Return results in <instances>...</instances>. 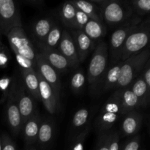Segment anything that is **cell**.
<instances>
[{"label":"cell","mask_w":150,"mask_h":150,"mask_svg":"<svg viewBox=\"0 0 150 150\" xmlns=\"http://www.w3.org/2000/svg\"><path fill=\"white\" fill-rule=\"evenodd\" d=\"M142 115L138 111H133L124 116L121 126L122 133L125 136H134L140 130Z\"/></svg>","instance_id":"cell-17"},{"label":"cell","mask_w":150,"mask_h":150,"mask_svg":"<svg viewBox=\"0 0 150 150\" xmlns=\"http://www.w3.org/2000/svg\"><path fill=\"white\" fill-rule=\"evenodd\" d=\"M120 94L121 90L117 89L104 105L102 111L95 122V126L99 133L109 131L119 117L122 116Z\"/></svg>","instance_id":"cell-4"},{"label":"cell","mask_w":150,"mask_h":150,"mask_svg":"<svg viewBox=\"0 0 150 150\" xmlns=\"http://www.w3.org/2000/svg\"><path fill=\"white\" fill-rule=\"evenodd\" d=\"M140 23V18L136 17L130 23L121 26L111 34L109 47H108L111 64H115L121 62L122 51L125 42L129 35L138 27Z\"/></svg>","instance_id":"cell-6"},{"label":"cell","mask_w":150,"mask_h":150,"mask_svg":"<svg viewBox=\"0 0 150 150\" xmlns=\"http://www.w3.org/2000/svg\"><path fill=\"white\" fill-rule=\"evenodd\" d=\"M24 150H37V149L34 147L33 145H32V146H26Z\"/></svg>","instance_id":"cell-41"},{"label":"cell","mask_w":150,"mask_h":150,"mask_svg":"<svg viewBox=\"0 0 150 150\" xmlns=\"http://www.w3.org/2000/svg\"><path fill=\"white\" fill-rule=\"evenodd\" d=\"M86 83V77L81 70H79L72 76L70 80L71 89L75 93L81 92Z\"/></svg>","instance_id":"cell-28"},{"label":"cell","mask_w":150,"mask_h":150,"mask_svg":"<svg viewBox=\"0 0 150 150\" xmlns=\"http://www.w3.org/2000/svg\"><path fill=\"white\" fill-rule=\"evenodd\" d=\"M120 90H121L120 96H121L122 116H125L131 111H137L142 107L139 99L133 94L129 86Z\"/></svg>","instance_id":"cell-18"},{"label":"cell","mask_w":150,"mask_h":150,"mask_svg":"<svg viewBox=\"0 0 150 150\" xmlns=\"http://www.w3.org/2000/svg\"><path fill=\"white\" fill-rule=\"evenodd\" d=\"M37 74L39 81L40 100L42 102L48 112L54 114L60 108V98L57 96L51 86L38 73Z\"/></svg>","instance_id":"cell-12"},{"label":"cell","mask_w":150,"mask_h":150,"mask_svg":"<svg viewBox=\"0 0 150 150\" xmlns=\"http://www.w3.org/2000/svg\"><path fill=\"white\" fill-rule=\"evenodd\" d=\"M6 37L14 54H20L35 63L37 54L23 28L13 29Z\"/></svg>","instance_id":"cell-8"},{"label":"cell","mask_w":150,"mask_h":150,"mask_svg":"<svg viewBox=\"0 0 150 150\" xmlns=\"http://www.w3.org/2000/svg\"><path fill=\"white\" fill-rule=\"evenodd\" d=\"M89 131V127L88 126L75 137L71 145V150H83V145Z\"/></svg>","instance_id":"cell-32"},{"label":"cell","mask_w":150,"mask_h":150,"mask_svg":"<svg viewBox=\"0 0 150 150\" xmlns=\"http://www.w3.org/2000/svg\"><path fill=\"white\" fill-rule=\"evenodd\" d=\"M23 2L26 4L32 6V7H40L45 4V2L42 0H25Z\"/></svg>","instance_id":"cell-40"},{"label":"cell","mask_w":150,"mask_h":150,"mask_svg":"<svg viewBox=\"0 0 150 150\" xmlns=\"http://www.w3.org/2000/svg\"><path fill=\"white\" fill-rule=\"evenodd\" d=\"M70 1L75 6V7L84 13L89 18V19L103 23L99 7L95 5V4L92 3L91 1H84V0Z\"/></svg>","instance_id":"cell-24"},{"label":"cell","mask_w":150,"mask_h":150,"mask_svg":"<svg viewBox=\"0 0 150 150\" xmlns=\"http://www.w3.org/2000/svg\"><path fill=\"white\" fill-rule=\"evenodd\" d=\"M15 56H16V61H17L18 65L20 66L21 70H31L35 69V62L25 58L20 54H15Z\"/></svg>","instance_id":"cell-33"},{"label":"cell","mask_w":150,"mask_h":150,"mask_svg":"<svg viewBox=\"0 0 150 150\" xmlns=\"http://www.w3.org/2000/svg\"><path fill=\"white\" fill-rule=\"evenodd\" d=\"M22 27L17 3L13 0H0V32L7 35L13 29Z\"/></svg>","instance_id":"cell-7"},{"label":"cell","mask_w":150,"mask_h":150,"mask_svg":"<svg viewBox=\"0 0 150 150\" xmlns=\"http://www.w3.org/2000/svg\"><path fill=\"white\" fill-rule=\"evenodd\" d=\"M83 32L93 41H100L106 33V29L103 23L89 19L82 29ZM101 41V40H100Z\"/></svg>","instance_id":"cell-23"},{"label":"cell","mask_w":150,"mask_h":150,"mask_svg":"<svg viewBox=\"0 0 150 150\" xmlns=\"http://www.w3.org/2000/svg\"><path fill=\"white\" fill-rule=\"evenodd\" d=\"M57 51L62 54L70 62L71 67H77L80 64L76 45L71 35L67 29H64L62 33V38L59 44Z\"/></svg>","instance_id":"cell-13"},{"label":"cell","mask_w":150,"mask_h":150,"mask_svg":"<svg viewBox=\"0 0 150 150\" xmlns=\"http://www.w3.org/2000/svg\"><path fill=\"white\" fill-rule=\"evenodd\" d=\"M22 81L28 92L35 100H40L39 81L35 69L31 70H21Z\"/></svg>","instance_id":"cell-19"},{"label":"cell","mask_w":150,"mask_h":150,"mask_svg":"<svg viewBox=\"0 0 150 150\" xmlns=\"http://www.w3.org/2000/svg\"><path fill=\"white\" fill-rule=\"evenodd\" d=\"M54 22L49 18H44L38 20L34 25V34L39 45L42 43L51 31Z\"/></svg>","instance_id":"cell-25"},{"label":"cell","mask_w":150,"mask_h":150,"mask_svg":"<svg viewBox=\"0 0 150 150\" xmlns=\"http://www.w3.org/2000/svg\"><path fill=\"white\" fill-rule=\"evenodd\" d=\"M120 134L117 131L110 132V144L109 150L120 149Z\"/></svg>","instance_id":"cell-39"},{"label":"cell","mask_w":150,"mask_h":150,"mask_svg":"<svg viewBox=\"0 0 150 150\" xmlns=\"http://www.w3.org/2000/svg\"><path fill=\"white\" fill-rule=\"evenodd\" d=\"M122 62L112 64V66L108 67L105 73L102 83L101 89L103 92H108L112 89H117V83L120 76V68Z\"/></svg>","instance_id":"cell-20"},{"label":"cell","mask_w":150,"mask_h":150,"mask_svg":"<svg viewBox=\"0 0 150 150\" xmlns=\"http://www.w3.org/2000/svg\"><path fill=\"white\" fill-rule=\"evenodd\" d=\"M62 31L59 26L54 23L51 31L45 38V40L39 45L40 49L45 50H57L62 38Z\"/></svg>","instance_id":"cell-26"},{"label":"cell","mask_w":150,"mask_h":150,"mask_svg":"<svg viewBox=\"0 0 150 150\" xmlns=\"http://www.w3.org/2000/svg\"><path fill=\"white\" fill-rule=\"evenodd\" d=\"M149 40V23L147 20L146 22H141L138 27L127 37L122 51L121 62L143 51L147 45Z\"/></svg>","instance_id":"cell-5"},{"label":"cell","mask_w":150,"mask_h":150,"mask_svg":"<svg viewBox=\"0 0 150 150\" xmlns=\"http://www.w3.org/2000/svg\"><path fill=\"white\" fill-rule=\"evenodd\" d=\"M16 84H17V81L16 79L7 99L6 114H7V122L10 130L14 136H17L21 132L23 122L16 102Z\"/></svg>","instance_id":"cell-10"},{"label":"cell","mask_w":150,"mask_h":150,"mask_svg":"<svg viewBox=\"0 0 150 150\" xmlns=\"http://www.w3.org/2000/svg\"><path fill=\"white\" fill-rule=\"evenodd\" d=\"M89 118V111L86 108H81L75 113L73 117L72 125L75 129L81 128L87 123Z\"/></svg>","instance_id":"cell-30"},{"label":"cell","mask_w":150,"mask_h":150,"mask_svg":"<svg viewBox=\"0 0 150 150\" xmlns=\"http://www.w3.org/2000/svg\"><path fill=\"white\" fill-rule=\"evenodd\" d=\"M39 54L57 72H65L71 67L68 60L57 50L42 49Z\"/></svg>","instance_id":"cell-15"},{"label":"cell","mask_w":150,"mask_h":150,"mask_svg":"<svg viewBox=\"0 0 150 150\" xmlns=\"http://www.w3.org/2000/svg\"><path fill=\"white\" fill-rule=\"evenodd\" d=\"M110 132L99 133L96 150H109Z\"/></svg>","instance_id":"cell-34"},{"label":"cell","mask_w":150,"mask_h":150,"mask_svg":"<svg viewBox=\"0 0 150 150\" xmlns=\"http://www.w3.org/2000/svg\"><path fill=\"white\" fill-rule=\"evenodd\" d=\"M99 8L103 21L110 26H123L135 18L131 19L133 11L127 1L104 0Z\"/></svg>","instance_id":"cell-2"},{"label":"cell","mask_w":150,"mask_h":150,"mask_svg":"<svg viewBox=\"0 0 150 150\" xmlns=\"http://www.w3.org/2000/svg\"><path fill=\"white\" fill-rule=\"evenodd\" d=\"M129 88L139 99L142 107H146L149 103L150 91L147 89L146 83L141 75L134 79L131 84L129 86Z\"/></svg>","instance_id":"cell-22"},{"label":"cell","mask_w":150,"mask_h":150,"mask_svg":"<svg viewBox=\"0 0 150 150\" xmlns=\"http://www.w3.org/2000/svg\"><path fill=\"white\" fill-rule=\"evenodd\" d=\"M0 150H1V137H0Z\"/></svg>","instance_id":"cell-42"},{"label":"cell","mask_w":150,"mask_h":150,"mask_svg":"<svg viewBox=\"0 0 150 150\" xmlns=\"http://www.w3.org/2000/svg\"><path fill=\"white\" fill-rule=\"evenodd\" d=\"M1 35H1V32H0V39H1Z\"/></svg>","instance_id":"cell-43"},{"label":"cell","mask_w":150,"mask_h":150,"mask_svg":"<svg viewBox=\"0 0 150 150\" xmlns=\"http://www.w3.org/2000/svg\"><path fill=\"white\" fill-rule=\"evenodd\" d=\"M89 20V18L84 13L76 7V29L82 30Z\"/></svg>","instance_id":"cell-37"},{"label":"cell","mask_w":150,"mask_h":150,"mask_svg":"<svg viewBox=\"0 0 150 150\" xmlns=\"http://www.w3.org/2000/svg\"><path fill=\"white\" fill-rule=\"evenodd\" d=\"M60 18L63 23L68 27L73 29L76 26V7L71 1H66L62 6L59 12Z\"/></svg>","instance_id":"cell-27"},{"label":"cell","mask_w":150,"mask_h":150,"mask_svg":"<svg viewBox=\"0 0 150 150\" xmlns=\"http://www.w3.org/2000/svg\"><path fill=\"white\" fill-rule=\"evenodd\" d=\"M108 45L104 41H100L94 50L89 64L87 72L89 90L92 95L99 92L102 86L103 80L108 66Z\"/></svg>","instance_id":"cell-1"},{"label":"cell","mask_w":150,"mask_h":150,"mask_svg":"<svg viewBox=\"0 0 150 150\" xmlns=\"http://www.w3.org/2000/svg\"><path fill=\"white\" fill-rule=\"evenodd\" d=\"M35 70L54 91L59 98H60L61 82L58 72L54 70L40 54H37L35 61Z\"/></svg>","instance_id":"cell-11"},{"label":"cell","mask_w":150,"mask_h":150,"mask_svg":"<svg viewBox=\"0 0 150 150\" xmlns=\"http://www.w3.org/2000/svg\"><path fill=\"white\" fill-rule=\"evenodd\" d=\"M0 137L1 142V150H17L16 144L8 135L3 133Z\"/></svg>","instance_id":"cell-38"},{"label":"cell","mask_w":150,"mask_h":150,"mask_svg":"<svg viewBox=\"0 0 150 150\" xmlns=\"http://www.w3.org/2000/svg\"><path fill=\"white\" fill-rule=\"evenodd\" d=\"M54 126L51 120H45L41 122L37 142L43 149L48 147L54 138Z\"/></svg>","instance_id":"cell-21"},{"label":"cell","mask_w":150,"mask_h":150,"mask_svg":"<svg viewBox=\"0 0 150 150\" xmlns=\"http://www.w3.org/2000/svg\"><path fill=\"white\" fill-rule=\"evenodd\" d=\"M72 38L76 45L79 62H83L94 47V42L83 32L79 29L72 31Z\"/></svg>","instance_id":"cell-14"},{"label":"cell","mask_w":150,"mask_h":150,"mask_svg":"<svg viewBox=\"0 0 150 150\" xmlns=\"http://www.w3.org/2000/svg\"><path fill=\"white\" fill-rule=\"evenodd\" d=\"M15 81H16V79H12L7 76H4L0 79V91L2 92L1 102L7 99Z\"/></svg>","instance_id":"cell-31"},{"label":"cell","mask_w":150,"mask_h":150,"mask_svg":"<svg viewBox=\"0 0 150 150\" xmlns=\"http://www.w3.org/2000/svg\"><path fill=\"white\" fill-rule=\"evenodd\" d=\"M16 102L21 115L23 124L26 122L38 111L36 110L35 100L32 98L25 87L22 81H17L16 89Z\"/></svg>","instance_id":"cell-9"},{"label":"cell","mask_w":150,"mask_h":150,"mask_svg":"<svg viewBox=\"0 0 150 150\" xmlns=\"http://www.w3.org/2000/svg\"><path fill=\"white\" fill-rule=\"evenodd\" d=\"M10 61V54L5 45L0 41V67L5 68Z\"/></svg>","instance_id":"cell-35"},{"label":"cell","mask_w":150,"mask_h":150,"mask_svg":"<svg viewBox=\"0 0 150 150\" xmlns=\"http://www.w3.org/2000/svg\"><path fill=\"white\" fill-rule=\"evenodd\" d=\"M141 138L139 136H133L130 141L126 142L122 146H120V150H140Z\"/></svg>","instance_id":"cell-36"},{"label":"cell","mask_w":150,"mask_h":150,"mask_svg":"<svg viewBox=\"0 0 150 150\" xmlns=\"http://www.w3.org/2000/svg\"><path fill=\"white\" fill-rule=\"evenodd\" d=\"M149 50L147 48L121 62L120 76L116 90L125 89L131 84L142 73L146 62L149 59Z\"/></svg>","instance_id":"cell-3"},{"label":"cell","mask_w":150,"mask_h":150,"mask_svg":"<svg viewBox=\"0 0 150 150\" xmlns=\"http://www.w3.org/2000/svg\"><path fill=\"white\" fill-rule=\"evenodd\" d=\"M133 12L139 16H144L149 13L150 0H132L128 1Z\"/></svg>","instance_id":"cell-29"},{"label":"cell","mask_w":150,"mask_h":150,"mask_svg":"<svg viewBox=\"0 0 150 150\" xmlns=\"http://www.w3.org/2000/svg\"><path fill=\"white\" fill-rule=\"evenodd\" d=\"M40 123V119L37 112L23 124L21 132L26 146H32L37 142Z\"/></svg>","instance_id":"cell-16"}]
</instances>
